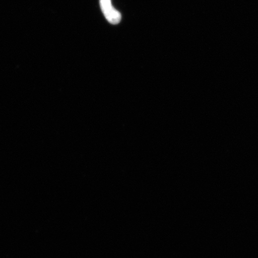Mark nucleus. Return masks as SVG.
Masks as SVG:
<instances>
[{"instance_id": "1", "label": "nucleus", "mask_w": 258, "mask_h": 258, "mask_svg": "<svg viewBox=\"0 0 258 258\" xmlns=\"http://www.w3.org/2000/svg\"><path fill=\"white\" fill-rule=\"evenodd\" d=\"M99 3L100 7L106 20L112 25L120 23L121 15L112 6L111 0H99Z\"/></svg>"}]
</instances>
